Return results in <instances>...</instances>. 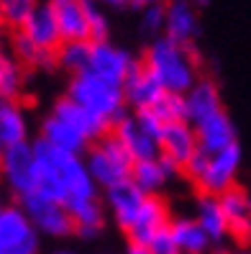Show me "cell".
Here are the masks:
<instances>
[{
    "label": "cell",
    "instance_id": "obj_16",
    "mask_svg": "<svg viewBox=\"0 0 251 254\" xmlns=\"http://www.w3.org/2000/svg\"><path fill=\"white\" fill-rule=\"evenodd\" d=\"M167 21H164V36L182 44V47H193L198 34H200V18L198 8L190 5L187 0H169L164 5Z\"/></svg>",
    "mask_w": 251,
    "mask_h": 254
},
{
    "label": "cell",
    "instance_id": "obj_9",
    "mask_svg": "<svg viewBox=\"0 0 251 254\" xmlns=\"http://www.w3.org/2000/svg\"><path fill=\"white\" fill-rule=\"evenodd\" d=\"M141 59H136L128 49L115 47L113 41H98L93 44V57H90V72H95L98 77L121 85L128 80V74L139 67Z\"/></svg>",
    "mask_w": 251,
    "mask_h": 254
},
{
    "label": "cell",
    "instance_id": "obj_33",
    "mask_svg": "<svg viewBox=\"0 0 251 254\" xmlns=\"http://www.w3.org/2000/svg\"><path fill=\"white\" fill-rule=\"evenodd\" d=\"M164 21H167L164 3L141 10V31H144L146 36H151V41L159 39V36H164Z\"/></svg>",
    "mask_w": 251,
    "mask_h": 254
},
{
    "label": "cell",
    "instance_id": "obj_29",
    "mask_svg": "<svg viewBox=\"0 0 251 254\" xmlns=\"http://www.w3.org/2000/svg\"><path fill=\"white\" fill-rule=\"evenodd\" d=\"M26 67L8 52H0V100H21L26 90Z\"/></svg>",
    "mask_w": 251,
    "mask_h": 254
},
{
    "label": "cell",
    "instance_id": "obj_26",
    "mask_svg": "<svg viewBox=\"0 0 251 254\" xmlns=\"http://www.w3.org/2000/svg\"><path fill=\"white\" fill-rule=\"evenodd\" d=\"M67 211L75 223V234L85 239H95L102 226H105V203L102 198H85V200H72L67 203Z\"/></svg>",
    "mask_w": 251,
    "mask_h": 254
},
{
    "label": "cell",
    "instance_id": "obj_41",
    "mask_svg": "<svg viewBox=\"0 0 251 254\" xmlns=\"http://www.w3.org/2000/svg\"><path fill=\"white\" fill-rule=\"evenodd\" d=\"M187 3H190V5H195V8H205V5L210 3V0H187Z\"/></svg>",
    "mask_w": 251,
    "mask_h": 254
},
{
    "label": "cell",
    "instance_id": "obj_28",
    "mask_svg": "<svg viewBox=\"0 0 251 254\" xmlns=\"http://www.w3.org/2000/svg\"><path fill=\"white\" fill-rule=\"evenodd\" d=\"M169 229L182 254H210L213 242L200 229V223L195 218H172Z\"/></svg>",
    "mask_w": 251,
    "mask_h": 254
},
{
    "label": "cell",
    "instance_id": "obj_38",
    "mask_svg": "<svg viewBox=\"0 0 251 254\" xmlns=\"http://www.w3.org/2000/svg\"><path fill=\"white\" fill-rule=\"evenodd\" d=\"M161 0H128V5H134L139 10H146V8H151V5H159Z\"/></svg>",
    "mask_w": 251,
    "mask_h": 254
},
{
    "label": "cell",
    "instance_id": "obj_18",
    "mask_svg": "<svg viewBox=\"0 0 251 254\" xmlns=\"http://www.w3.org/2000/svg\"><path fill=\"white\" fill-rule=\"evenodd\" d=\"M39 139L47 141L49 146L59 149L64 154H77V157H85L87 149H90V139H85L80 131H75L69 124H64L62 118H56L54 113H49L47 118L41 121L39 126Z\"/></svg>",
    "mask_w": 251,
    "mask_h": 254
},
{
    "label": "cell",
    "instance_id": "obj_40",
    "mask_svg": "<svg viewBox=\"0 0 251 254\" xmlns=\"http://www.w3.org/2000/svg\"><path fill=\"white\" fill-rule=\"evenodd\" d=\"M126 254H149V252H146V247H139V244H128Z\"/></svg>",
    "mask_w": 251,
    "mask_h": 254
},
{
    "label": "cell",
    "instance_id": "obj_45",
    "mask_svg": "<svg viewBox=\"0 0 251 254\" xmlns=\"http://www.w3.org/2000/svg\"><path fill=\"white\" fill-rule=\"evenodd\" d=\"M0 23H3V10H0ZM3 26H5V23H3Z\"/></svg>",
    "mask_w": 251,
    "mask_h": 254
},
{
    "label": "cell",
    "instance_id": "obj_25",
    "mask_svg": "<svg viewBox=\"0 0 251 254\" xmlns=\"http://www.w3.org/2000/svg\"><path fill=\"white\" fill-rule=\"evenodd\" d=\"M51 113L56 116V118H62L64 124H69L75 131H80L85 139H90V141H98L100 136H105V133L110 131L102 121H98L95 116H90L82 106H77L72 98H67V95H62L54 106H51Z\"/></svg>",
    "mask_w": 251,
    "mask_h": 254
},
{
    "label": "cell",
    "instance_id": "obj_39",
    "mask_svg": "<svg viewBox=\"0 0 251 254\" xmlns=\"http://www.w3.org/2000/svg\"><path fill=\"white\" fill-rule=\"evenodd\" d=\"M93 3H98L100 8L105 5V8H123V5H128V0H93Z\"/></svg>",
    "mask_w": 251,
    "mask_h": 254
},
{
    "label": "cell",
    "instance_id": "obj_37",
    "mask_svg": "<svg viewBox=\"0 0 251 254\" xmlns=\"http://www.w3.org/2000/svg\"><path fill=\"white\" fill-rule=\"evenodd\" d=\"M8 47H10V31L0 23V52H8Z\"/></svg>",
    "mask_w": 251,
    "mask_h": 254
},
{
    "label": "cell",
    "instance_id": "obj_7",
    "mask_svg": "<svg viewBox=\"0 0 251 254\" xmlns=\"http://www.w3.org/2000/svg\"><path fill=\"white\" fill-rule=\"evenodd\" d=\"M41 236L21 203H5L0 211V254H39Z\"/></svg>",
    "mask_w": 251,
    "mask_h": 254
},
{
    "label": "cell",
    "instance_id": "obj_23",
    "mask_svg": "<svg viewBox=\"0 0 251 254\" xmlns=\"http://www.w3.org/2000/svg\"><path fill=\"white\" fill-rule=\"evenodd\" d=\"M195 221L200 223V229L208 234L213 247H220V244H226L231 239V229H228V221H226L223 205H220L218 195H202V192H198Z\"/></svg>",
    "mask_w": 251,
    "mask_h": 254
},
{
    "label": "cell",
    "instance_id": "obj_6",
    "mask_svg": "<svg viewBox=\"0 0 251 254\" xmlns=\"http://www.w3.org/2000/svg\"><path fill=\"white\" fill-rule=\"evenodd\" d=\"M36 177H39V167H36V152L31 141L0 149V183L13 192L16 200L36 192Z\"/></svg>",
    "mask_w": 251,
    "mask_h": 254
},
{
    "label": "cell",
    "instance_id": "obj_17",
    "mask_svg": "<svg viewBox=\"0 0 251 254\" xmlns=\"http://www.w3.org/2000/svg\"><path fill=\"white\" fill-rule=\"evenodd\" d=\"M195 133H198V146L202 154H218L223 149L239 144V133H236V126L231 121L228 111H220L200 121L195 126Z\"/></svg>",
    "mask_w": 251,
    "mask_h": 254
},
{
    "label": "cell",
    "instance_id": "obj_8",
    "mask_svg": "<svg viewBox=\"0 0 251 254\" xmlns=\"http://www.w3.org/2000/svg\"><path fill=\"white\" fill-rule=\"evenodd\" d=\"M21 208L26 211V216L31 218V223L36 226L39 236H49V239H67L75 234V223L67 211L64 203L51 200L41 192H31L18 200Z\"/></svg>",
    "mask_w": 251,
    "mask_h": 254
},
{
    "label": "cell",
    "instance_id": "obj_30",
    "mask_svg": "<svg viewBox=\"0 0 251 254\" xmlns=\"http://www.w3.org/2000/svg\"><path fill=\"white\" fill-rule=\"evenodd\" d=\"M93 41H62L56 49V69H64L69 77L90 69Z\"/></svg>",
    "mask_w": 251,
    "mask_h": 254
},
{
    "label": "cell",
    "instance_id": "obj_5",
    "mask_svg": "<svg viewBox=\"0 0 251 254\" xmlns=\"http://www.w3.org/2000/svg\"><path fill=\"white\" fill-rule=\"evenodd\" d=\"M85 164L87 172L93 175V180L100 190H108L118 183L131 180V172H134V159L123 149V144L113 136V131H108L105 136H100L98 141L90 144L85 154Z\"/></svg>",
    "mask_w": 251,
    "mask_h": 254
},
{
    "label": "cell",
    "instance_id": "obj_15",
    "mask_svg": "<svg viewBox=\"0 0 251 254\" xmlns=\"http://www.w3.org/2000/svg\"><path fill=\"white\" fill-rule=\"evenodd\" d=\"M182 170L174 167V164L164 157L156 159H146V162H136L134 172H131V183H134L144 195H161L174 177H180Z\"/></svg>",
    "mask_w": 251,
    "mask_h": 254
},
{
    "label": "cell",
    "instance_id": "obj_13",
    "mask_svg": "<svg viewBox=\"0 0 251 254\" xmlns=\"http://www.w3.org/2000/svg\"><path fill=\"white\" fill-rule=\"evenodd\" d=\"M110 131H113V136L123 144V149L131 154L134 162H146V159L161 157L159 139H154L149 131L141 128V124L136 121L134 113H128L126 118H121V121H118Z\"/></svg>",
    "mask_w": 251,
    "mask_h": 254
},
{
    "label": "cell",
    "instance_id": "obj_3",
    "mask_svg": "<svg viewBox=\"0 0 251 254\" xmlns=\"http://www.w3.org/2000/svg\"><path fill=\"white\" fill-rule=\"evenodd\" d=\"M64 95L72 98L77 106H82L90 116H95L98 121H102L108 128H113L121 118L128 116L123 87L98 77V74L90 72V69L69 77V85H67Z\"/></svg>",
    "mask_w": 251,
    "mask_h": 254
},
{
    "label": "cell",
    "instance_id": "obj_21",
    "mask_svg": "<svg viewBox=\"0 0 251 254\" xmlns=\"http://www.w3.org/2000/svg\"><path fill=\"white\" fill-rule=\"evenodd\" d=\"M62 41H90V13L87 0H62L54 5Z\"/></svg>",
    "mask_w": 251,
    "mask_h": 254
},
{
    "label": "cell",
    "instance_id": "obj_34",
    "mask_svg": "<svg viewBox=\"0 0 251 254\" xmlns=\"http://www.w3.org/2000/svg\"><path fill=\"white\" fill-rule=\"evenodd\" d=\"M87 13H90V41L98 44V41H110V23L105 18V10H102L98 3L87 0Z\"/></svg>",
    "mask_w": 251,
    "mask_h": 254
},
{
    "label": "cell",
    "instance_id": "obj_11",
    "mask_svg": "<svg viewBox=\"0 0 251 254\" xmlns=\"http://www.w3.org/2000/svg\"><path fill=\"white\" fill-rule=\"evenodd\" d=\"M159 152H161L164 159H169L174 167L185 170L190 164V159L200 152L195 126L190 121L167 124L164 131H161V136H159Z\"/></svg>",
    "mask_w": 251,
    "mask_h": 254
},
{
    "label": "cell",
    "instance_id": "obj_36",
    "mask_svg": "<svg viewBox=\"0 0 251 254\" xmlns=\"http://www.w3.org/2000/svg\"><path fill=\"white\" fill-rule=\"evenodd\" d=\"M136 116V121L141 124L144 131H149L154 139L161 136V131H164V124H161V118L154 113V111H141V113H134Z\"/></svg>",
    "mask_w": 251,
    "mask_h": 254
},
{
    "label": "cell",
    "instance_id": "obj_10",
    "mask_svg": "<svg viewBox=\"0 0 251 254\" xmlns=\"http://www.w3.org/2000/svg\"><path fill=\"white\" fill-rule=\"evenodd\" d=\"M172 223V213H169V205L161 195H149L144 200L139 216L134 218V223L123 231L128 236V244H139V247H146L151 239L164 231Z\"/></svg>",
    "mask_w": 251,
    "mask_h": 254
},
{
    "label": "cell",
    "instance_id": "obj_46",
    "mask_svg": "<svg viewBox=\"0 0 251 254\" xmlns=\"http://www.w3.org/2000/svg\"><path fill=\"white\" fill-rule=\"evenodd\" d=\"M3 205H5V203H3V198H0V211H3Z\"/></svg>",
    "mask_w": 251,
    "mask_h": 254
},
{
    "label": "cell",
    "instance_id": "obj_1",
    "mask_svg": "<svg viewBox=\"0 0 251 254\" xmlns=\"http://www.w3.org/2000/svg\"><path fill=\"white\" fill-rule=\"evenodd\" d=\"M36 152V192L47 195L59 203H72V200H85V198H98L100 188L95 185L93 175L87 172L85 157L77 154H64L59 149L49 146L39 136L31 141Z\"/></svg>",
    "mask_w": 251,
    "mask_h": 254
},
{
    "label": "cell",
    "instance_id": "obj_35",
    "mask_svg": "<svg viewBox=\"0 0 251 254\" xmlns=\"http://www.w3.org/2000/svg\"><path fill=\"white\" fill-rule=\"evenodd\" d=\"M146 252H149V254H182L180 247H177V242H174L169 226H167L164 231H159L151 242L146 244Z\"/></svg>",
    "mask_w": 251,
    "mask_h": 254
},
{
    "label": "cell",
    "instance_id": "obj_4",
    "mask_svg": "<svg viewBox=\"0 0 251 254\" xmlns=\"http://www.w3.org/2000/svg\"><path fill=\"white\" fill-rule=\"evenodd\" d=\"M241 146L233 144L218 154H202L198 152L190 164L182 170V175L198 188L202 195H223L231 188L239 185V172H241Z\"/></svg>",
    "mask_w": 251,
    "mask_h": 254
},
{
    "label": "cell",
    "instance_id": "obj_27",
    "mask_svg": "<svg viewBox=\"0 0 251 254\" xmlns=\"http://www.w3.org/2000/svg\"><path fill=\"white\" fill-rule=\"evenodd\" d=\"M8 49L26 69H56V54L36 47L23 31L10 34V47Z\"/></svg>",
    "mask_w": 251,
    "mask_h": 254
},
{
    "label": "cell",
    "instance_id": "obj_22",
    "mask_svg": "<svg viewBox=\"0 0 251 254\" xmlns=\"http://www.w3.org/2000/svg\"><path fill=\"white\" fill-rule=\"evenodd\" d=\"M185 106H187V121L193 126H198L200 121H205V118H210L220 111H226L218 85L208 77H200L195 82V87L185 95Z\"/></svg>",
    "mask_w": 251,
    "mask_h": 254
},
{
    "label": "cell",
    "instance_id": "obj_32",
    "mask_svg": "<svg viewBox=\"0 0 251 254\" xmlns=\"http://www.w3.org/2000/svg\"><path fill=\"white\" fill-rule=\"evenodd\" d=\"M159 118L161 124H180V121H187V106H185V95H174V93H164L156 106L151 108Z\"/></svg>",
    "mask_w": 251,
    "mask_h": 254
},
{
    "label": "cell",
    "instance_id": "obj_2",
    "mask_svg": "<svg viewBox=\"0 0 251 254\" xmlns=\"http://www.w3.org/2000/svg\"><path fill=\"white\" fill-rule=\"evenodd\" d=\"M141 64L161 85L164 93L187 95L200 80V62L193 47H182L167 36L154 39L146 47Z\"/></svg>",
    "mask_w": 251,
    "mask_h": 254
},
{
    "label": "cell",
    "instance_id": "obj_14",
    "mask_svg": "<svg viewBox=\"0 0 251 254\" xmlns=\"http://www.w3.org/2000/svg\"><path fill=\"white\" fill-rule=\"evenodd\" d=\"M146 198H149V195H144L134 183L126 180V183H118V185L108 188L102 203H105L110 218L115 221V226L121 231H126L131 223H134V218L139 216V211H141V205H144Z\"/></svg>",
    "mask_w": 251,
    "mask_h": 254
},
{
    "label": "cell",
    "instance_id": "obj_24",
    "mask_svg": "<svg viewBox=\"0 0 251 254\" xmlns=\"http://www.w3.org/2000/svg\"><path fill=\"white\" fill-rule=\"evenodd\" d=\"M21 31L31 39L36 47L47 49V52H54L62 47V34H59V23H56V13H54V5L51 3H44L36 8V13L31 18H28V23L21 28Z\"/></svg>",
    "mask_w": 251,
    "mask_h": 254
},
{
    "label": "cell",
    "instance_id": "obj_19",
    "mask_svg": "<svg viewBox=\"0 0 251 254\" xmlns=\"http://www.w3.org/2000/svg\"><path fill=\"white\" fill-rule=\"evenodd\" d=\"M123 95H126V106L131 113H141V111H151L156 106V100L164 95L161 85L149 74L141 62L139 67L128 74V80L123 82Z\"/></svg>",
    "mask_w": 251,
    "mask_h": 254
},
{
    "label": "cell",
    "instance_id": "obj_42",
    "mask_svg": "<svg viewBox=\"0 0 251 254\" xmlns=\"http://www.w3.org/2000/svg\"><path fill=\"white\" fill-rule=\"evenodd\" d=\"M228 254H251V247H236V249L228 252Z\"/></svg>",
    "mask_w": 251,
    "mask_h": 254
},
{
    "label": "cell",
    "instance_id": "obj_20",
    "mask_svg": "<svg viewBox=\"0 0 251 254\" xmlns=\"http://www.w3.org/2000/svg\"><path fill=\"white\" fill-rule=\"evenodd\" d=\"M31 141V121L21 100H0V149Z\"/></svg>",
    "mask_w": 251,
    "mask_h": 254
},
{
    "label": "cell",
    "instance_id": "obj_44",
    "mask_svg": "<svg viewBox=\"0 0 251 254\" xmlns=\"http://www.w3.org/2000/svg\"><path fill=\"white\" fill-rule=\"evenodd\" d=\"M44 3H51V5H56V3H62V0H44Z\"/></svg>",
    "mask_w": 251,
    "mask_h": 254
},
{
    "label": "cell",
    "instance_id": "obj_31",
    "mask_svg": "<svg viewBox=\"0 0 251 254\" xmlns=\"http://www.w3.org/2000/svg\"><path fill=\"white\" fill-rule=\"evenodd\" d=\"M41 5V0H0V10H3V23L5 28L13 31H21L28 23V18L36 13V8Z\"/></svg>",
    "mask_w": 251,
    "mask_h": 254
},
{
    "label": "cell",
    "instance_id": "obj_12",
    "mask_svg": "<svg viewBox=\"0 0 251 254\" xmlns=\"http://www.w3.org/2000/svg\"><path fill=\"white\" fill-rule=\"evenodd\" d=\"M218 198L228 221L231 239L239 242V247H251V192L236 185Z\"/></svg>",
    "mask_w": 251,
    "mask_h": 254
},
{
    "label": "cell",
    "instance_id": "obj_43",
    "mask_svg": "<svg viewBox=\"0 0 251 254\" xmlns=\"http://www.w3.org/2000/svg\"><path fill=\"white\" fill-rule=\"evenodd\" d=\"M51 254H75V252H69V249H54Z\"/></svg>",
    "mask_w": 251,
    "mask_h": 254
}]
</instances>
